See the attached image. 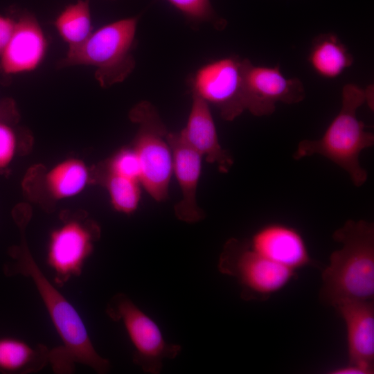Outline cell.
Masks as SVG:
<instances>
[{"instance_id":"cell-3","label":"cell","mask_w":374,"mask_h":374,"mask_svg":"<svg viewBox=\"0 0 374 374\" xmlns=\"http://www.w3.org/2000/svg\"><path fill=\"white\" fill-rule=\"evenodd\" d=\"M366 103V90L348 83L343 87L341 106L323 134L317 139L301 141L293 158L300 160L313 155L322 156L348 175L356 187L368 179L359 157L363 150L374 145V135L366 130L365 124L357 116L359 107Z\"/></svg>"},{"instance_id":"cell-15","label":"cell","mask_w":374,"mask_h":374,"mask_svg":"<svg viewBox=\"0 0 374 374\" xmlns=\"http://www.w3.org/2000/svg\"><path fill=\"white\" fill-rule=\"evenodd\" d=\"M179 134L208 163L215 164L221 172H227L233 166L231 155L219 142L209 105L195 93H193L186 125Z\"/></svg>"},{"instance_id":"cell-13","label":"cell","mask_w":374,"mask_h":374,"mask_svg":"<svg viewBox=\"0 0 374 374\" xmlns=\"http://www.w3.org/2000/svg\"><path fill=\"white\" fill-rule=\"evenodd\" d=\"M166 138L172 150L173 172L181 193V198L175 206V215L181 221L197 222L204 217L196 200L202 156L184 141L179 132H168Z\"/></svg>"},{"instance_id":"cell-12","label":"cell","mask_w":374,"mask_h":374,"mask_svg":"<svg viewBox=\"0 0 374 374\" xmlns=\"http://www.w3.org/2000/svg\"><path fill=\"white\" fill-rule=\"evenodd\" d=\"M334 307L345 321L348 364L374 371V301L344 300Z\"/></svg>"},{"instance_id":"cell-25","label":"cell","mask_w":374,"mask_h":374,"mask_svg":"<svg viewBox=\"0 0 374 374\" xmlns=\"http://www.w3.org/2000/svg\"><path fill=\"white\" fill-rule=\"evenodd\" d=\"M0 121L15 124L19 121V113L14 100L11 98L0 100Z\"/></svg>"},{"instance_id":"cell-6","label":"cell","mask_w":374,"mask_h":374,"mask_svg":"<svg viewBox=\"0 0 374 374\" xmlns=\"http://www.w3.org/2000/svg\"><path fill=\"white\" fill-rule=\"evenodd\" d=\"M106 312L123 325L134 349L133 360L143 371L160 373L164 360L174 359L181 352V346L168 342L157 323L125 294L114 295Z\"/></svg>"},{"instance_id":"cell-14","label":"cell","mask_w":374,"mask_h":374,"mask_svg":"<svg viewBox=\"0 0 374 374\" xmlns=\"http://www.w3.org/2000/svg\"><path fill=\"white\" fill-rule=\"evenodd\" d=\"M248 242L254 251L292 270L312 262L301 234L285 224H266L256 231Z\"/></svg>"},{"instance_id":"cell-10","label":"cell","mask_w":374,"mask_h":374,"mask_svg":"<svg viewBox=\"0 0 374 374\" xmlns=\"http://www.w3.org/2000/svg\"><path fill=\"white\" fill-rule=\"evenodd\" d=\"M98 234L96 225H86L74 220L64 222L51 233L47 262L55 274L57 284L63 285L71 277L80 274Z\"/></svg>"},{"instance_id":"cell-23","label":"cell","mask_w":374,"mask_h":374,"mask_svg":"<svg viewBox=\"0 0 374 374\" xmlns=\"http://www.w3.org/2000/svg\"><path fill=\"white\" fill-rule=\"evenodd\" d=\"M12 124L0 121V169L12 161L17 148V135Z\"/></svg>"},{"instance_id":"cell-9","label":"cell","mask_w":374,"mask_h":374,"mask_svg":"<svg viewBox=\"0 0 374 374\" xmlns=\"http://www.w3.org/2000/svg\"><path fill=\"white\" fill-rule=\"evenodd\" d=\"M305 97L303 82L297 78H287L279 66L254 65L250 62L245 74L247 111L256 116L274 113L278 103L296 104Z\"/></svg>"},{"instance_id":"cell-16","label":"cell","mask_w":374,"mask_h":374,"mask_svg":"<svg viewBox=\"0 0 374 374\" xmlns=\"http://www.w3.org/2000/svg\"><path fill=\"white\" fill-rule=\"evenodd\" d=\"M308 61L312 69L324 78H335L350 67L353 57L333 33L321 34L312 42Z\"/></svg>"},{"instance_id":"cell-19","label":"cell","mask_w":374,"mask_h":374,"mask_svg":"<svg viewBox=\"0 0 374 374\" xmlns=\"http://www.w3.org/2000/svg\"><path fill=\"white\" fill-rule=\"evenodd\" d=\"M48 351L39 346L36 350L16 339H0V369L6 371H36L48 361Z\"/></svg>"},{"instance_id":"cell-2","label":"cell","mask_w":374,"mask_h":374,"mask_svg":"<svg viewBox=\"0 0 374 374\" xmlns=\"http://www.w3.org/2000/svg\"><path fill=\"white\" fill-rule=\"evenodd\" d=\"M332 238L341 247L332 253L322 274V301L334 306L344 300H373V223L348 220Z\"/></svg>"},{"instance_id":"cell-21","label":"cell","mask_w":374,"mask_h":374,"mask_svg":"<svg viewBox=\"0 0 374 374\" xmlns=\"http://www.w3.org/2000/svg\"><path fill=\"white\" fill-rule=\"evenodd\" d=\"M166 1L193 24L208 23L217 30L226 26V20L215 12L211 0Z\"/></svg>"},{"instance_id":"cell-1","label":"cell","mask_w":374,"mask_h":374,"mask_svg":"<svg viewBox=\"0 0 374 374\" xmlns=\"http://www.w3.org/2000/svg\"><path fill=\"white\" fill-rule=\"evenodd\" d=\"M12 271L29 277L41 296L62 344L48 351V360L56 373H70L82 364L98 373L109 370V362L96 350L87 328L73 305L44 275L22 242L15 250Z\"/></svg>"},{"instance_id":"cell-7","label":"cell","mask_w":374,"mask_h":374,"mask_svg":"<svg viewBox=\"0 0 374 374\" xmlns=\"http://www.w3.org/2000/svg\"><path fill=\"white\" fill-rule=\"evenodd\" d=\"M220 271L235 278L244 298L266 296L283 288L293 278L294 270L254 251L248 242L231 238L221 253Z\"/></svg>"},{"instance_id":"cell-8","label":"cell","mask_w":374,"mask_h":374,"mask_svg":"<svg viewBox=\"0 0 374 374\" xmlns=\"http://www.w3.org/2000/svg\"><path fill=\"white\" fill-rule=\"evenodd\" d=\"M250 62L232 55L204 65L193 78V93L215 106L223 119L234 120L247 111L245 74Z\"/></svg>"},{"instance_id":"cell-11","label":"cell","mask_w":374,"mask_h":374,"mask_svg":"<svg viewBox=\"0 0 374 374\" xmlns=\"http://www.w3.org/2000/svg\"><path fill=\"white\" fill-rule=\"evenodd\" d=\"M48 41L35 15L22 12L16 19L14 32L0 55V69L16 75L35 70L46 54Z\"/></svg>"},{"instance_id":"cell-20","label":"cell","mask_w":374,"mask_h":374,"mask_svg":"<svg viewBox=\"0 0 374 374\" xmlns=\"http://www.w3.org/2000/svg\"><path fill=\"white\" fill-rule=\"evenodd\" d=\"M139 183L138 180L108 173L106 186L116 210L130 214L137 208L140 199Z\"/></svg>"},{"instance_id":"cell-18","label":"cell","mask_w":374,"mask_h":374,"mask_svg":"<svg viewBox=\"0 0 374 374\" xmlns=\"http://www.w3.org/2000/svg\"><path fill=\"white\" fill-rule=\"evenodd\" d=\"M54 26L69 48L84 42L93 32L89 0L68 5L57 16Z\"/></svg>"},{"instance_id":"cell-26","label":"cell","mask_w":374,"mask_h":374,"mask_svg":"<svg viewBox=\"0 0 374 374\" xmlns=\"http://www.w3.org/2000/svg\"><path fill=\"white\" fill-rule=\"evenodd\" d=\"M330 373L332 374H368L367 372L363 369L362 368L348 364V365L344 366L337 368L336 369H334L330 372Z\"/></svg>"},{"instance_id":"cell-17","label":"cell","mask_w":374,"mask_h":374,"mask_svg":"<svg viewBox=\"0 0 374 374\" xmlns=\"http://www.w3.org/2000/svg\"><path fill=\"white\" fill-rule=\"evenodd\" d=\"M88 180L86 166L81 161L72 159L55 166L46 175V184L52 197L64 199L80 193Z\"/></svg>"},{"instance_id":"cell-24","label":"cell","mask_w":374,"mask_h":374,"mask_svg":"<svg viewBox=\"0 0 374 374\" xmlns=\"http://www.w3.org/2000/svg\"><path fill=\"white\" fill-rule=\"evenodd\" d=\"M15 24V19L10 16L0 15V55L11 38Z\"/></svg>"},{"instance_id":"cell-4","label":"cell","mask_w":374,"mask_h":374,"mask_svg":"<svg viewBox=\"0 0 374 374\" xmlns=\"http://www.w3.org/2000/svg\"><path fill=\"white\" fill-rule=\"evenodd\" d=\"M138 20V17L124 18L93 31L84 42L68 48L57 67L91 66L96 81L103 88L124 81L136 65L132 51Z\"/></svg>"},{"instance_id":"cell-22","label":"cell","mask_w":374,"mask_h":374,"mask_svg":"<svg viewBox=\"0 0 374 374\" xmlns=\"http://www.w3.org/2000/svg\"><path fill=\"white\" fill-rule=\"evenodd\" d=\"M109 172L139 181L140 163L134 148L118 152L109 162Z\"/></svg>"},{"instance_id":"cell-5","label":"cell","mask_w":374,"mask_h":374,"mask_svg":"<svg viewBox=\"0 0 374 374\" xmlns=\"http://www.w3.org/2000/svg\"><path fill=\"white\" fill-rule=\"evenodd\" d=\"M130 118L139 125L134 150L140 163L139 181L154 200L163 201L168 198L173 172L172 150L166 138L168 131L148 101L136 104Z\"/></svg>"}]
</instances>
